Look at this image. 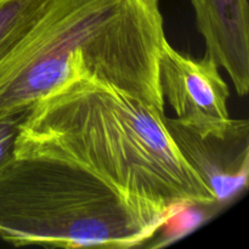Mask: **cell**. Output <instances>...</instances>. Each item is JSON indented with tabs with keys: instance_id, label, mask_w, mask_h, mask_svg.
Segmentation results:
<instances>
[{
	"instance_id": "5",
	"label": "cell",
	"mask_w": 249,
	"mask_h": 249,
	"mask_svg": "<svg viewBox=\"0 0 249 249\" xmlns=\"http://www.w3.org/2000/svg\"><path fill=\"white\" fill-rule=\"evenodd\" d=\"M164 124L182 157L201 177L215 198L225 203L247 189L249 178V122L229 121L218 130L199 133L177 118Z\"/></svg>"
},
{
	"instance_id": "1",
	"label": "cell",
	"mask_w": 249,
	"mask_h": 249,
	"mask_svg": "<svg viewBox=\"0 0 249 249\" xmlns=\"http://www.w3.org/2000/svg\"><path fill=\"white\" fill-rule=\"evenodd\" d=\"M14 155L79 163L157 231L182 211L215 204L170 136L164 111L90 80L68 83L31 107Z\"/></svg>"
},
{
	"instance_id": "7",
	"label": "cell",
	"mask_w": 249,
	"mask_h": 249,
	"mask_svg": "<svg viewBox=\"0 0 249 249\" xmlns=\"http://www.w3.org/2000/svg\"><path fill=\"white\" fill-rule=\"evenodd\" d=\"M50 0H0V58L33 27Z\"/></svg>"
},
{
	"instance_id": "6",
	"label": "cell",
	"mask_w": 249,
	"mask_h": 249,
	"mask_svg": "<svg viewBox=\"0 0 249 249\" xmlns=\"http://www.w3.org/2000/svg\"><path fill=\"white\" fill-rule=\"evenodd\" d=\"M206 55L231 78L241 96L249 90V11L247 0H191Z\"/></svg>"
},
{
	"instance_id": "4",
	"label": "cell",
	"mask_w": 249,
	"mask_h": 249,
	"mask_svg": "<svg viewBox=\"0 0 249 249\" xmlns=\"http://www.w3.org/2000/svg\"><path fill=\"white\" fill-rule=\"evenodd\" d=\"M160 85L178 121L199 133L224 128L231 119L230 90L211 56L196 60L182 55L165 39L160 56Z\"/></svg>"
},
{
	"instance_id": "3",
	"label": "cell",
	"mask_w": 249,
	"mask_h": 249,
	"mask_svg": "<svg viewBox=\"0 0 249 249\" xmlns=\"http://www.w3.org/2000/svg\"><path fill=\"white\" fill-rule=\"evenodd\" d=\"M156 232L79 163L14 155L0 164V238L10 245L126 249Z\"/></svg>"
},
{
	"instance_id": "2",
	"label": "cell",
	"mask_w": 249,
	"mask_h": 249,
	"mask_svg": "<svg viewBox=\"0 0 249 249\" xmlns=\"http://www.w3.org/2000/svg\"><path fill=\"white\" fill-rule=\"evenodd\" d=\"M165 39L160 0H50L0 58V121L78 79L164 111L160 56Z\"/></svg>"
},
{
	"instance_id": "8",
	"label": "cell",
	"mask_w": 249,
	"mask_h": 249,
	"mask_svg": "<svg viewBox=\"0 0 249 249\" xmlns=\"http://www.w3.org/2000/svg\"><path fill=\"white\" fill-rule=\"evenodd\" d=\"M28 112L14 114L0 121V164L14 156L15 142L19 133V126Z\"/></svg>"
}]
</instances>
